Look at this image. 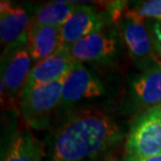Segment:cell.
I'll use <instances>...</instances> for the list:
<instances>
[{"mask_svg":"<svg viewBox=\"0 0 161 161\" xmlns=\"http://www.w3.org/2000/svg\"><path fill=\"white\" fill-rule=\"evenodd\" d=\"M125 138L118 121L99 108L66 112L47 139V161H96Z\"/></svg>","mask_w":161,"mask_h":161,"instance_id":"cell-1","label":"cell"},{"mask_svg":"<svg viewBox=\"0 0 161 161\" xmlns=\"http://www.w3.org/2000/svg\"><path fill=\"white\" fill-rule=\"evenodd\" d=\"M64 79L37 86L19 94L18 110L28 127L42 130L49 125L53 113L58 109L60 110Z\"/></svg>","mask_w":161,"mask_h":161,"instance_id":"cell-2","label":"cell"},{"mask_svg":"<svg viewBox=\"0 0 161 161\" xmlns=\"http://www.w3.org/2000/svg\"><path fill=\"white\" fill-rule=\"evenodd\" d=\"M125 156L147 158L161 154V106L139 113L129 129Z\"/></svg>","mask_w":161,"mask_h":161,"instance_id":"cell-3","label":"cell"},{"mask_svg":"<svg viewBox=\"0 0 161 161\" xmlns=\"http://www.w3.org/2000/svg\"><path fill=\"white\" fill-rule=\"evenodd\" d=\"M105 94L106 88L102 80L83 63L76 62L64 79L60 110L66 113L80 102L98 98Z\"/></svg>","mask_w":161,"mask_h":161,"instance_id":"cell-4","label":"cell"},{"mask_svg":"<svg viewBox=\"0 0 161 161\" xmlns=\"http://www.w3.org/2000/svg\"><path fill=\"white\" fill-rule=\"evenodd\" d=\"M118 46L119 41L117 31L106 24L68 48L76 62L106 64L116 58Z\"/></svg>","mask_w":161,"mask_h":161,"instance_id":"cell-5","label":"cell"},{"mask_svg":"<svg viewBox=\"0 0 161 161\" xmlns=\"http://www.w3.org/2000/svg\"><path fill=\"white\" fill-rule=\"evenodd\" d=\"M117 23L122 42L128 48L132 59L138 63H143L144 65L150 60L157 61L156 47L153 38L143 23L142 17L133 9H125Z\"/></svg>","mask_w":161,"mask_h":161,"instance_id":"cell-6","label":"cell"},{"mask_svg":"<svg viewBox=\"0 0 161 161\" xmlns=\"http://www.w3.org/2000/svg\"><path fill=\"white\" fill-rule=\"evenodd\" d=\"M1 61V91L4 89L6 97L13 102L15 98H18L24 88L34 67V61L26 46L15 48L11 51H3Z\"/></svg>","mask_w":161,"mask_h":161,"instance_id":"cell-7","label":"cell"},{"mask_svg":"<svg viewBox=\"0 0 161 161\" xmlns=\"http://www.w3.org/2000/svg\"><path fill=\"white\" fill-rule=\"evenodd\" d=\"M30 17L27 12L9 1H1L0 9V40L3 51L26 46L30 30Z\"/></svg>","mask_w":161,"mask_h":161,"instance_id":"cell-8","label":"cell"},{"mask_svg":"<svg viewBox=\"0 0 161 161\" xmlns=\"http://www.w3.org/2000/svg\"><path fill=\"white\" fill-rule=\"evenodd\" d=\"M130 99L137 110L161 106V65L153 64L130 80Z\"/></svg>","mask_w":161,"mask_h":161,"instance_id":"cell-9","label":"cell"},{"mask_svg":"<svg viewBox=\"0 0 161 161\" xmlns=\"http://www.w3.org/2000/svg\"><path fill=\"white\" fill-rule=\"evenodd\" d=\"M75 63L76 61L72 58L69 48L62 47L53 56L35 64L21 92H26L37 86L64 79Z\"/></svg>","mask_w":161,"mask_h":161,"instance_id":"cell-10","label":"cell"},{"mask_svg":"<svg viewBox=\"0 0 161 161\" xmlns=\"http://www.w3.org/2000/svg\"><path fill=\"white\" fill-rule=\"evenodd\" d=\"M106 24V19L92 6L79 4L75 12L60 27L63 47L71 46Z\"/></svg>","mask_w":161,"mask_h":161,"instance_id":"cell-11","label":"cell"},{"mask_svg":"<svg viewBox=\"0 0 161 161\" xmlns=\"http://www.w3.org/2000/svg\"><path fill=\"white\" fill-rule=\"evenodd\" d=\"M63 47L60 27L31 23L27 34L26 49L34 63L53 56Z\"/></svg>","mask_w":161,"mask_h":161,"instance_id":"cell-12","label":"cell"},{"mask_svg":"<svg viewBox=\"0 0 161 161\" xmlns=\"http://www.w3.org/2000/svg\"><path fill=\"white\" fill-rule=\"evenodd\" d=\"M43 147L30 129L13 134L3 161H41Z\"/></svg>","mask_w":161,"mask_h":161,"instance_id":"cell-13","label":"cell"},{"mask_svg":"<svg viewBox=\"0 0 161 161\" xmlns=\"http://www.w3.org/2000/svg\"><path fill=\"white\" fill-rule=\"evenodd\" d=\"M78 5L75 2L66 1H56L38 5L31 22L39 25L61 27L75 12Z\"/></svg>","mask_w":161,"mask_h":161,"instance_id":"cell-14","label":"cell"},{"mask_svg":"<svg viewBox=\"0 0 161 161\" xmlns=\"http://www.w3.org/2000/svg\"><path fill=\"white\" fill-rule=\"evenodd\" d=\"M132 9L143 19L153 18L161 20V0H147L138 2Z\"/></svg>","mask_w":161,"mask_h":161,"instance_id":"cell-15","label":"cell"},{"mask_svg":"<svg viewBox=\"0 0 161 161\" xmlns=\"http://www.w3.org/2000/svg\"><path fill=\"white\" fill-rule=\"evenodd\" d=\"M154 38H153V42L155 46H158L161 44V20H158L154 25Z\"/></svg>","mask_w":161,"mask_h":161,"instance_id":"cell-16","label":"cell"},{"mask_svg":"<svg viewBox=\"0 0 161 161\" xmlns=\"http://www.w3.org/2000/svg\"><path fill=\"white\" fill-rule=\"evenodd\" d=\"M121 161H161V154L157 156L147 157V158H137V157L125 156V158Z\"/></svg>","mask_w":161,"mask_h":161,"instance_id":"cell-17","label":"cell"},{"mask_svg":"<svg viewBox=\"0 0 161 161\" xmlns=\"http://www.w3.org/2000/svg\"><path fill=\"white\" fill-rule=\"evenodd\" d=\"M156 49H157V51L160 53V56H161V44L160 45H158V46H156Z\"/></svg>","mask_w":161,"mask_h":161,"instance_id":"cell-18","label":"cell"}]
</instances>
